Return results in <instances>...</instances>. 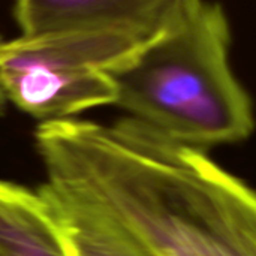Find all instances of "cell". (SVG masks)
Listing matches in <instances>:
<instances>
[{
	"label": "cell",
	"mask_w": 256,
	"mask_h": 256,
	"mask_svg": "<svg viewBox=\"0 0 256 256\" xmlns=\"http://www.w3.org/2000/svg\"><path fill=\"white\" fill-rule=\"evenodd\" d=\"M46 177L110 208L158 256H256V190L134 117L40 122Z\"/></svg>",
	"instance_id": "obj_1"
},
{
	"label": "cell",
	"mask_w": 256,
	"mask_h": 256,
	"mask_svg": "<svg viewBox=\"0 0 256 256\" xmlns=\"http://www.w3.org/2000/svg\"><path fill=\"white\" fill-rule=\"evenodd\" d=\"M144 38L93 30L0 40L2 92L6 100L40 122L114 105L116 86L110 70Z\"/></svg>",
	"instance_id": "obj_3"
},
{
	"label": "cell",
	"mask_w": 256,
	"mask_h": 256,
	"mask_svg": "<svg viewBox=\"0 0 256 256\" xmlns=\"http://www.w3.org/2000/svg\"><path fill=\"white\" fill-rule=\"evenodd\" d=\"M0 256H72L40 190L0 180Z\"/></svg>",
	"instance_id": "obj_6"
},
{
	"label": "cell",
	"mask_w": 256,
	"mask_h": 256,
	"mask_svg": "<svg viewBox=\"0 0 256 256\" xmlns=\"http://www.w3.org/2000/svg\"><path fill=\"white\" fill-rule=\"evenodd\" d=\"M232 33L213 0H172L110 75L116 104L160 135L198 150L237 144L256 126L231 64Z\"/></svg>",
	"instance_id": "obj_2"
},
{
	"label": "cell",
	"mask_w": 256,
	"mask_h": 256,
	"mask_svg": "<svg viewBox=\"0 0 256 256\" xmlns=\"http://www.w3.org/2000/svg\"><path fill=\"white\" fill-rule=\"evenodd\" d=\"M39 190L58 219L72 256H158L86 190L50 177Z\"/></svg>",
	"instance_id": "obj_5"
},
{
	"label": "cell",
	"mask_w": 256,
	"mask_h": 256,
	"mask_svg": "<svg viewBox=\"0 0 256 256\" xmlns=\"http://www.w3.org/2000/svg\"><path fill=\"white\" fill-rule=\"evenodd\" d=\"M3 106H4V96H3L2 88H0V111L3 110Z\"/></svg>",
	"instance_id": "obj_7"
},
{
	"label": "cell",
	"mask_w": 256,
	"mask_h": 256,
	"mask_svg": "<svg viewBox=\"0 0 256 256\" xmlns=\"http://www.w3.org/2000/svg\"><path fill=\"white\" fill-rule=\"evenodd\" d=\"M172 0H16L21 36L116 30L147 36Z\"/></svg>",
	"instance_id": "obj_4"
}]
</instances>
